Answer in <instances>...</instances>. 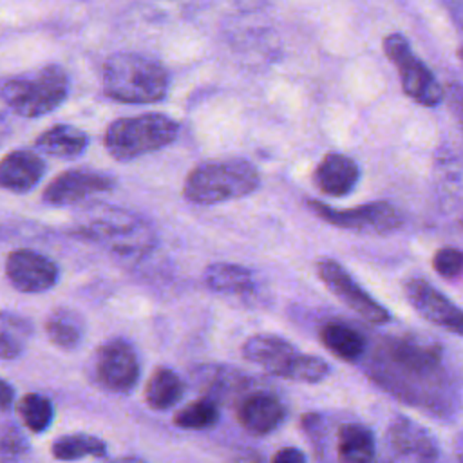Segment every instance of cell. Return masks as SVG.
I'll return each mask as SVG.
<instances>
[{"instance_id": "obj_10", "label": "cell", "mask_w": 463, "mask_h": 463, "mask_svg": "<svg viewBox=\"0 0 463 463\" xmlns=\"http://www.w3.org/2000/svg\"><path fill=\"white\" fill-rule=\"evenodd\" d=\"M141 367L136 349L123 338H110L94 354V376L98 383L118 394L130 392L139 382Z\"/></svg>"}, {"instance_id": "obj_2", "label": "cell", "mask_w": 463, "mask_h": 463, "mask_svg": "<svg viewBox=\"0 0 463 463\" xmlns=\"http://www.w3.org/2000/svg\"><path fill=\"white\" fill-rule=\"evenodd\" d=\"M74 233L128 259L143 257L157 244L154 228L141 215L105 204L83 212L74 224Z\"/></svg>"}, {"instance_id": "obj_23", "label": "cell", "mask_w": 463, "mask_h": 463, "mask_svg": "<svg viewBox=\"0 0 463 463\" xmlns=\"http://www.w3.org/2000/svg\"><path fill=\"white\" fill-rule=\"evenodd\" d=\"M34 145L40 152L47 156L72 159L85 152V148L89 146V137L81 128L60 123L43 130L36 137Z\"/></svg>"}, {"instance_id": "obj_32", "label": "cell", "mask_w": 463, "mask_h": 463, "mask_svg": "<svg viewBox=\"0 0 463 463\" xmlns=\"http://www.w3.org/2000/svg\"><path fill=\"white\" fill-rule=\"evenodd\" d=\"M22 351H24V345L16 336L0 331V358L2 360H13V358L20 356Z\"/></svg>"}, {"instance_id": "obj_25", "label": "cell", "mask_w": 463, "mask_h": 463, "mask_svg": "<svg viewBox=\"0 0 463 463\" xmlns=\"http://www.w3.org/2000/svg\"><path fill=\"white\" fill-rule=\"evenodd\" d=\"M183 394L184 382L168 367H157L145 385V402L154 411L172 409L183 398Z\"/></svg>"}, {"instance_id": "obj_27", "label": "cell", "mask_w": 463, "mask_h": 463, "mask_svg": "<svg viewBox=\"0 0 463 463\" xmlns=\"http://www.w3.org/2000/svg\"><path fill=\"white\" fill-rule=\"evenodd\" d=\"M221 412L212 398H197L174 414V425L183 430H208L219 423Z\"/></svg>"}, {"instance_id": "obj_38", "label": "cell", "mask_w": 463, "mask_h": 463, "mask_svg": "<svg viewBox=\"0 0 463 463\" xmlns=\"http://www.w3.org/2000/svg\"><path fill=\"white\" fill-rule=\"evenodd\" d=\"M454 458H456V463H463V430L456 436V441H454Z\"/></svg>"}, {"instance_id": "obj_13", "label": "cell", "mask_w": 463, "mask_h": 463, "mask_svg": "<svg viewBox=\"0 0 463 463\" xmlns=\"http://www.w3.org/2000/svg\"><path fill=\"white\" fill-rule=\"evenodd\" d=\"M116 181L105 172L90 168H72L58 174L42 192V201L49 206H71L96 194L114 188Z\"/></svg>"}, {"instance_id": "obj_9", "label": "cell", "mask_w": 463, "mask_h": 463, "mask_svg": "<svg viewBox=\"0 0 463 463\" xmlns=\"http://www.w3.org/2000/svg\"><path fill=\"white\" fill-rule=\"evenodd\" d=\"M317 275L322 284L351 311L362 317L369 324H387L391 313L385 306L374 300L354 279L353 275L335 259L322 257L317 262Z\"/></svg>"}, {"instance_id": "obj_24", "label": "cell", "mask_w": 463, "mask_h": 463, "mask_svg": "<svg viewBox=\"0 0 463 463\" xmlns=\"http://www.w3.org/2000/svg\"><path fill=\"white\" fill-rule=\"evenodd\" d=\"M45 335L52 345L63 351L76 349L85 335L83 317L71 307H54L45 318Z\"/></svg>"}, {"instance_id": "obj_21", "label": "cell", "mask_w": 463, "mask_h": 463, "mask_svg": "<svg viewBox=\"0 0 463 463\" xmlns=\"http://www.w3.org/2000/svg\"><path fill=\"white\" fill-rule=\"evenodd\" d=\"M322 345L344 362H358L367 353V338L353 326L329 320L320 327Z\"/></svg>"}, {"instance_id": "obj_29", "label": "cell", "mask_w": 463, "mask_h": 463, "mask_svg": "<svg viewBox=\"0 0 463 463\" xmlns=\"http://www.w3.org/2000/svg\"><path fill=\"white\" fill-rule=\"evenodd\" d=\"M327 374H329V365L326 360H322L320 356H315V354L298 353L286 380L317 383V382H322Z\"/></svg>"}, {"instance_id": "obj_39", "label": "cell", "mask_w": 463, "mask_h": 463, "mask_svg": "<svg viewBox=\"0 0 463 463\" xmlns=\"http://www.w3.org/2000/svg\"><path fill=\"white\" fill-rule=\"evenodd\" d=\"M110 463H148V461H145L141 458H136V456H123V458H118V459H114Z\"/></svg>"}, {"instance_id": "obj_6", "label": "cell", "mask_w": 463, "mask_h": 463, "mask_svg": "<svg viewBox=\"0 0 463 463\" xmlns=\"http://www.w3.org/2000/svg\"><path fill=\"white\" fill-rule=\"evenodd\" d=\"M2 99L22 118H40L58 109L69 94V76L60 65H45L7 80Z\"/></svg>"}, {"instance_id": "obj_22", "label": "cell", "mask_w": 463, "mask_h": 463, "mask_svg": "<svg viewBox=\"0 0 463 463\" xmlns=\"http://www.w3.org/2000/svg\"><path fill=\"white\" fill-rule=\"evenodd\" d=\"M194 380L204 396L213 402H230L232 396L241 394L248 383L239 371L226 365H201L194 373Z\"/></svg>"}, {"instance_id": "obj_1", "label": "cell", "mask_w": 463, "mask_h": 463, "mask_svg": "<svg viewBox=\"0 0 463 463\" xmlns=\"http://www.w3.org/2000/svg\"><path fill=\"white\" fill-rule=\"evenodd\" d=\"M378 371L382 382L396 387L398 396H407L409 385L432 383L438 385L445 380V356L443 347L420 335H398L383 342L380 353Z\"/></svg>"}, {"instance_id": "obj_17", "label": "cell", "mask_w": 463, "mask_h": 463, "mask_svg": "<svg viewBox=\"0 0 463 463\" xmlns=\"http://www.w3.org/2000/svg\"><path fill=\"white\" fill-rule=\"evenodd\" d=\"M43 159L25 148L11 150L0 159V188L13 194L31 192L43 177Z\"/></svg>"}, {"instance_id": "obj_4", "label": "cell", "mask_w": 463, "mask_h": 463, "mask_svg": "<svg viewBox=\"0 0 463 463\" xmlns=\"http://www.w3.org/2000/svg\"><path fill=\"white\" fill-rule=\"evenodd\" d=\"M260 186V174L246 159L206 161L190 170L183 184L188 203L213 206L226 201L242 199Z\"/></svg>"}, {"instance_id": "obj_8", "label": "cell", "mask_w": 463, "mask_h": 463, "mask_svg": "<svg viewBox=\"0 0 463 463\" xmlns=\"http://www.w3.org/2000/svg\"><path fill=\"white\" fill-rule=\"evenodd\" d=\"M311 212L324 222L358 233H392L403 224L396 206L387 201H373L354 208H333L320 201H309Z\"/></svg>"}, {"instance_id": "obj_14", "label": "cell", "mask_w": 463, "mask_h": 463, "mask_svg": "<svg viewBox=\"0 0 463 463\" xmlns=\"http://www.w3.org/2000/svg\"><path fill=\"white\" fill-rule=\"evenodd\" d=\"M385 438L391 450L398 456L412 458L423 463L434 461L439 456V445L436 436L427 427L409 416H392Z\"/></svg>"}, {"instance_id": "obj_20", "label": "cell", "mask_w": 463, "mask_h": 463, "mask_svg": "<svg viewBox=\"0 0 463 463\" xmlns=\"http://www.w3.org/2000/svg\"><path fill=\"white\" fill-rule=\"evenodd\" d=\"M376 458V439L364 423H342L336 432L338 463H373Z\"/></svg>"}, {"instance_id": "obj_36", "label": "cell", "mask_w": 463, "mask_h": 463, "mask_svg": "<svg viewBox=\"0 0 463 463\" xmlns=\"http://www.w3.org/2000/svg\"><path fill=\"white\" fill-rule=\"evenodd\" d=\"M456 22V25L459 27L461 33V45H459V58L463 61V0H443Z\"/></svg>"}, {"instance_id": "obj_35", "label": "cell", "mask_w": 463, "mask_h": 463, "mask_svg": "<svg viewBox=\"0 0 463 463\" xmlns=\"http://www.w3.org/2000/svg\"><path fill=\"white\" fill-rule=\"evenodd\" d=\"M449 98H450V107H452L454 114L458 116L461 128H463V85L452 83L449 87Z\"/></svg>"}, {"instance_id": "obj_33", "label": "cell", "mask_w": 463, "mask_h": 463, "mask_svg": "<svg viewBox=\"0 0 463 463\" xmlns=\"http://www.w3.org/2000/svg\"><path fill=\"white\" fill-rule=\"evenodd\" d=\"M269 463H307V458L297 447H282L273 454Z\"/></svg>"}, {"instance_id": "obj_26", "label": "cell", "mask_w": 463, "mask_h": 463, "mask_svg": "<svg viewBox=\"0 0 463 463\" xmlns=\"http://www.w3.org/2000/svg\"><path fill=\"white\" fill-rule=\"evenodd\" d=\"M107 443L87 432L63 434L51 443V456L58 461H78L83 458H105Z\"/></svg>"}, {"instance_id": "obj_7", "label": "cell", "mask_w": 463, "mask_h": 463, "mask_svg": "<svg viewBox=\"0 0 463 463\" xmlns=\"http://www.w3.org/2000/svg\"><path fill=\"white\" fill-rule=\"evenodd\" d=\"M383 51L400 74L403 92L420 105L436 107L443 99V87L430 69L412 52L407 38L392 33L383 40Z\"/></svg>"}, {"instance_id": "obj_40", "label": "cell", "mask_w": 463, "mask_h": 463, "mask_svg": "<svg viewBox=\"0 0 463 463\" xmlns=\"http://www.w3.org/2000/svg\"><path fill=\"white\" fill-rule=\"evenodd\" d=\"M235 463H262V461L253 456V458H237Z\"/></svg>"}, {"instance_id": "obj_11", "label": "cell", "mask_w": 463, "mask_h": 463, "mask_svg": "<svg viewBox=\"0 0 463 463\" xmlns=\"http://www.w3.org/2000/svg\"><path fill=\"white\" fill-rule=\"evenodd\" d=\"M403 293L421 318L452 335L463 336V307L454 304L429 280L423 277H409L403 282Z\"/></svg>"}, {"instance_id": "obj_15", "label": "cell", "mask_w": 463, "mask_h": 463, "mask_svg": "<svg viewBox=\"0 0 463 463\" xmlns=\"http://www.w3.org/2000/svg\"><path fill=\"white\" fill-rule=\"evenodd\" d=\"M241 351L244 360L284 380L288 378L289 369L300 353L289 340L273 333H259L250 336L242 344Z\"/></svg>"}, {"instance_id": "obj_19", "label": "cell", "mask_w": 463, "mask_h": 463, "mask_svg": "<svg viewBox=\"0 0 463 463\" xmlns=\"http://www.w3.org/2000/svg\"><path fill=\"white\" fill-rule=\"evenodd\" d=\"M204 286L219 295H250L257 288L255 271L232 262H213L203 273Z\"/></svg>"}, {"instance_id": "obj_31", "label": "cell", "mask_w": 463, "mask_h": 463, "mask_svg": "<svg viewBox=\"0 0 463 463\" xmlns=\"http://www.w3.org/2000/svg\"><path fill=\"white\" fill-rule=\"evenodd\" d=\"M0 331L9 333L13 336H27L33 333V324L31 320H27L25 317L14 313V311H7L2 309L0 311Z\"/></svg>"}, {"instance_id": "obj_3", "label": "cell", "mask_w": 463, "mask_h": 463, "mask_svg": "<svg viewBox=\"0 0 463 463\" xmlns=\"http://www.w3.org/2000/svg\"><path fill=\"white\" fill-rule=\"evenodd\" d=\"M168 83L166 69L143 54L116 52L103 63V92L114 101L156 103L166 96Z\"/></svg>"}, {"instance_id": "obj_34", "label": "cell", "mask_w": 463, "mask_h": 463, "mask_svg": "<svg viewBox=\"0 0 463 463\" xmlns=\"http://www.w3.org/2000/svg\"><path fill=\"white\" fill-rule=\"evenodd\" d=\"M2 449L9 454H18L22 450H25V439L24 436L14 429V430H9L4 438H2Z\"/></svg>"}, {"instance_id": "obj_18", "label": "cell", "mask_w": 463, "mask_h": 463, "mask_svg": "<svg viewBox=\"0 0 463 463\" xmlns=\"http://www.w3.org/2000/svg\"><path fill=\"white\" fill-rule=\"evenodd\" d=\"M360 179V168L354 159L331 152L322 157L313 174L315 186L329 197L349 195Z\"/></svg>"}, {"instance_id": "obj_30", "label": "cell", "mask_w": 463, "mask_h": 463, "mask_svg": "<svg viewBox=\"0 0 463 463\" xmlns=\"http://www.w3.org/2000/svg\"><path fill=\"white\" fill-rule=\"evenodd\" d=\"M432 268L443 279H456L463 271V251L454 246L439 248L432 257Z\"/></svg>"}, {"instance_id": "obj_5", "label": "cell", "mask_w": 463, "mask_h": 463, "mask_svg": "<svg viewBox=\"0 0 463 463\" xmlns=\"http://www.w3.org/2000/svg\"><path fill=\"white\" fill-rule=\"evenodd\" d=\"M177 134V121L159 112H148L112 121L105 130L103 145L116 161H132L168 146Z\"/></svg>"}, {"instance_id": "obj_37", "label": "cell", "mask_w": 463, "mask_h": 463, "mask_svg": "<svg viewBox=\"0 0 463 463\" xmlns=\"http://www.w3.org/2000/svg\"><path fill=\"white\" fill-rule=\"evenodd\" d=\"M14 400V389L4 380L0 378V411H5L13 405Z\"/></svg>"}, {"instance_id": "obj_12", "label": "cell", "mask_w": 463, "mask_h": 463, "mask_svg": "<svg viewBox=\"0 0 463 463\" xmlns=\"http://www.w3.org/2000/svg\"><path fill=\"white\" fill-rule=\"evenodd\" d=\"M4 271L16 291L31 295L49 291L60 279L58 264L51 257L29 248L13 250L5 257Z\"/></svg>"}, {"instance_id": "obj_16", "label": "cell", "mask_w": 463, "mask_h": 463, "mask_svg": "<svg viewBox=\"0 0 463 463\" xmlns=\"http://www.w3.org/2000/svg\"><path fill=\"white\" fill-rule=\"evenodd\" d=\"M286 405L279 396L268 391H255L242 396L237 403V420L241 427L253 436L275 432L286 420Z\"/></svg>"}, {"instance_id": "obj_28", "label": "cell", "mask_w": 463, "mask_h": 463, "mask_svg": "<svg viewBox=\"0 0 463 463\" xmlns=\"http://www.w3.org/2000/svg\"><path fill=\"white\" fill-rule=\"evenodd\" d=\"M16 409H18V416L24 421V425L34 434L45 432L54 420L52 402L47 396L38 394V392L24 394L20 398Z\"/></svg>"}]
</instances>
